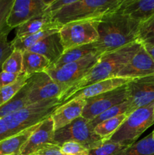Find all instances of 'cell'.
<instances>
[{
    "label": "cell",
    "mask_w": 154,
    "mask_h": 155,
    "mask_svg": "<svg viewBox=\"0 0 154 155\" xmlns=\"http://www.w3.org/2000/svg\"><path fill=\"white\" fill-rule=\"evenodd\" d=\"M154 103L140 107L130 114L123 124L110 138L109 141L130 146L154 124Z\"/></svg>",
    "instance_id": "cell-5"
},
{
    "label": "cell",
    "mask_w": 154,
    "mask_h": 155,
    "mask_svg": "<svg viewBox=\"0 0 154 155\" xmlns=\"http://www.w3.org/2000/svg\"><path fill=\"white\" fill-rule=\"evenodd\" d=\"M129 114L154 103V75L131 80L127 83Z\"/></svg>",
    "instance_id": "cell-11"
},
{
    "label": "cell",
    "mask_w": 154,
    "mask_h": 155,
    "mask_svg": "<svg viewBox=\"0 0 154 155\" xmlns=\"http://www.w3.org/2000/svg\"><path fill=\"white\" fill-rule=\"evenodd\" d=\"M50 2L47 0H14L7 18L8 27L12 30L44 13L48 9Z\"/></svg>",
    "instance_id": "cell-12"
},
{
    "label": "cell",
    "mask_w": 154,
    "mask_h": 155,
    "mask_svg": "<svg viewBox=\"0 0 154 155\" xmlns=\"http://www.w3.org/2000/svg\"><path fill=\"white\" fill-rule=\"evenodd\" d=\"M96 53L98 52L95 49L93 43L72 48L70 49L64 51L61 57L55 63L51 64L49 68H59V67L66 64L80 60V59L83 58L89 55V54H96Z\"/></svg>",
    "instance_id": "cell-22"
},
{
    "label": "cell",
    "mask_w": 154,
    "mask_h": 155,
    "mask_svg": "<svg viewBox=\"0 0 154 155\" xmlns=\"http://www.w3.org/2000/svg\"><path fill=\"white\" fill-rule=\"evenodd\" d=\"M28 78V76L21 74L14 83L0 90V106L10 101L14 96H15L25 86Z\"/></svg>",
    "instance_id": "cell-28"
},
{
    "label": "cell",
    "mask_w": 154,
    "mask_h": 155,
    "mask_svg": "<svg viewBox=\"0 0 154 155\" xmlns=\"http://www.w3.org/2000/svg\"><path fill=\"white\" fill-rule=\"evenodd\" d=\"M128 146L105 140L99 147L90 150L88 155H119Z\"/></svg>",
    "instance_id": "cell-31"
},
{
    "label": "cell",
    "mask_w": 154,
    "mask_h": 155,
    "mask_svg": "<svg viewBox=\"0 0 154 155\" xmlns=\"http://www.w3.org/2000/svg\"><path fill=\"white\" fill-rule=\"evenodd\" d=\"M130 80H129V79L122 78V77H113V78H110L108 80L94 83V84L90 85V86L78 91L73 95H71L65 101L64 104L71 101V100L88 99V98H92V97H95L96 95H100V94L108 92L112 89H114L116 88L119 87V86L127 84Z\"/></svg>",
    "instance_id": "cell-19"
},
{
    "label": "cell",
    "mask_w": 154,
    "mask_h": 155,
    "mask_svg": "<svg viewBox=\"0 0 154 155\" xmlns=\"http://www.w3.org/2000/svg\"><path fill=\"white\" fill-rule=\"evenodd\" d=\"M137 41L144 46L154 45V15L140 24Z\"/></svg>",
    "instance_id": "cell-30"
},
{
    "label": "cell",
    "mask_w": 154,
    "mask_h": 155,
    "mask_svg": "<svg viewBox=\"0 0 154 155\" xmlns=\"http://www.w3.org/2000/svg\"><path fill=\"white\" fill-rule=\"evenodd\" d=\"M33 155H66L63 154L60 149V147L56 145H48L41 148Z\"/></svg>",
    "instance_id": "cell-37"
},
{
    "label": "cell",
    "mask_w": 154,
    "mask_h": 155,
    "mask_svg": "<svg viewBox=\"0 0 154 155\" xmlns=\"http://www.w3.org/2000/svg\"><path fill=\"white\" fill-rule=\"evenodd\" d=\"M127 117V114H122L104 121L95 127V133L104 140H109Z\"/></svg>",
    "instance_id": "cell-25"
},
{
    "label": "cell",
    "mask_w": 154,
    "mask_h": 155,
    "mask_svg": "<svg viewBox=\"0 0 154 155\" xmlns=\"http://www.w3.org/2000/svg\"><path fill=\"white\" fill-rule=\"evenodd\" d=\"M60 106L58 98L27 105L0 119V142L14 136L51 116Z\"/></svg>",
    "instance_id": "cell-3"
},
{
    "label": "cell",
    "mask_w": 154,
    "mask_h": 155,
    "mask_svg": "<svg viewBox=\"0 0 154 155\" xmlns=\"http://www.w3.org/2000/svg\"><path fill=\"white\" fill-rule=\"evenodd\" d=\"M152 138H153V139H154V130L152 132Z\"/></svg>",
    "instance_id": "cell-39"
},
{
    "label": "cell",
    "mask_w": 154,
    "mask_h": 155,
    "mask_svg": "<svg viewBox=\"0 0 154 155\" xmlns=\"http://www.w3.org/2000/svg\"><path fill=\"white\" fill-rule=\"evenodd\" d=\"M140 46L141 44L136 41L117 50L101 54L99 61L85 76L71 85L61 94L58 98L60 106L78 91L94 83L116 77Z\"/></svg>",
    "instance_id": "cell-2"
},
{
    "label": "cell",
    "mask_w": 154,
    "mask_h": 155,
    "mask_svg": "<svg viewBox=\"0 0 154 155\" xmlns=\"http://www.w3.org/2000/svg\"><path fill=\"white\" fill-rule=\"evenodd\" d=\"M60 149L63 154L66 155H88L89 150L78 142H67L63 143Z\"/></svg>",
    "instance_id": "cell-33"
},
{
    "label": "cell",
    "mask_w": 154,
    "mask_h": 155,
    "mask_svg": "<svg viewBox=\"0 0 154 155\" xmlns=\"http://www.w3.org/2000/svg\"><path fill=\"white\" fill-rule=\"evenodd\" d=\"M60 30H48L45 31L39 32V33H34V34L29 35V36H22V37H15L13 40L11 41L12 47L14 49L19 50V51L24 52L27 51L29 48L33 47L41 40L45 39L47 36H50L52 33L58 32Z\"/></svg>",
    "instance_id": "cell-23"
},
{
    "label": "cell",
    "mask_w": 154,
    "mask_h": 155,
    "mask_svg": "<svg viewBox=\"0 0 154 155\" xmlns=\"http://www.w3.org/2000/svg\"><path fill=\"white\" fill-rule=\"evenodd\" d=\"M129 110H130V106L129 103H128V100L126 101L121 104L115 105L113 107H110V109L104 111V113L101 114L99 116L97 117L94 118L91 121H89L91 125L95 128L97 125H98L101 123L104 122V121L110 120L111 118L116 117L119 116L122 114H127L128 116L129 115Z\"/></svg>",
    "instance_id": "cell-27"
},
{
    "label": "cell",
    "mask_w": 154,
    "mask_h": 155,
    "mask_svg": "<svg viewBox=\"0 0 154 155\" xmlns=\"http://www.w3.org/2000/svg\"><path fill=\"white\" fill-rule=\"evenodd\" d=\"M151 75H154V61L141 45L116 77L133 80Z\"/></svg>",
    "instance_id": "cell-14"
},
{
    "label": "cell",
    "mask_w": 154,
    "mask_h": 155,
    "mask_svg": "<svg viewBox=\"0 0 154 155\" xmlns=\"http://www.w3.org/2000/svg\"><path fill=\"white\" fill-rule=\"evenodd\" d=\"M95 21L98 39L93 45L100 54L115 51L137 41L140 23L116 10Z\"/></svg>",
    "instance_id": "cell-1"
},
{
    "label": "cell",
    "mask_w": 154,
    "mask_h": 155,
    "mask_svg": "<svg viewBox=\"0 0 154 155\" xmlns=\"http://www.w3.org/2000/svg\"><path fill=\"white\" fill-rule=\"evenodd\" d=\"M62 26L63 25L54 21L51 13L46 10L44 13L31 18L17 27L15 37L29 36L48 30H60Z\"/></svg>",
    "instance_id": "cell-17"
},
{
    "label": "cell",
    "mask_w": 154,
    "mask_h": 155,
    "mask_svg": "<svg viewBox=\"0 0 154 155\" xmlns=\"http://www.w3.org/2000/svg\"><path fill=\"white\" fill-rule=\"evenodd\" d=\"M39 124L27 129L16 136L1 141L0 142V155H18L22 145L29 139L32 133L37 128Z\"/></svg>",
    "instance_id": "cell-21"
},
{
    "label": "cell",
    "mask_w": 154,
    "mask_h": 155,
    "mask_svg": "<svg viewBox=\"0 0 154 155\" xmlns=\"http://www.w3.org/2000/svg\"><path fill=\"white\" fill-rule=\"evenodd\" d=\"M2 71L9 74H23V52L14 49L2 67Z\"/></svg>",
    "instance_id": "cell-29"
},
{
    "label": "cell",
    "mask_w": 154,
    "mask_h": 155,
    "mask_svg": "<svg viewBox=\"0 0 154 155\" xmlns=\"http://www.w3.org/2000/svg\"><path fill=\"white\" fill-rule=\"evenodd\" d=\"M21 74H9V73L0 72V90L5 86L11 84L15 81Z\"/></svg>",
    "instance_id": "cell-36"
},
{
    "label": "cell",
    "mask_w": 154,
    "mask_h": 155,
    "mask_svg": "<svg viewBox=\"0 0 154 155\" xmlns=\"http://www.w3.org/2000/svg\"><path fill=\"white\" fill-rule=\"evenodd\" d=\"M54 141L58 146L67 142H78L90 151L99 147L105 140L98 136L90 122L81 116L66 127L54 131Z\"/></svg>",
    "instance_id": "cell-6"
},
{
    "label": "cell",
    "mask_w": 154,
    "mask_h": 155,
    "mask_svg": "<svg viewBox=\"0 0 154 155\" xmlns=\"http://www.w3.org/2000/svg\"><path fill=\"white\" fill-rule=\"evenodd\" d=\"M101 56L100 53L89 54L59 68H49L45 72L62 88L63 92L71 85L85 76L96 64Z\"/></svg>",
    "instance_id": "cell-7"
},
{
    "label": "cell",
    "mask_w": 154,
    "mask_h": 155,
    "mask_svg": "<svg viewBox=\"0 0 154 155\" xmlns=\"http://www.w3.org/2000/svg\"><path fill=\"white\" fill-rule=\"evenodd\" d=\"M152 114H153V116H154V108H153V112H152Z\"/></svg>",
    "instance_id": "cell-40"
},
{
    "label": "cell",
    "mask_w": 154,
    "mask_h": 155,
    "mask_svg": "<svg viewBox=\"0 0 154 155\" xmlns=\"http://www.w3.org/2000/svg\"><path fill=\"white\" fill-rule=\"evenodd\" d=\"M127 84L86 100L82 117L91 121L107 110L128 100Z\"/></svg>",
    "instance_id": "cell-10"
},
{
    "label": "cell",
    "mask_w": 154,
    "mask_h": 155,
    "mask_svg": "<svg viewBox=\"0 0 154 155\" xmlns=\"http://www.w3.org/2000/svg\"><path fill=\"white\" fill-rule=\"evenodd\" d=\"M27 86L29 104L59 98L63 93L62 88L45 71L29 77Z\"/></svg>",
    "instance_id": "cell-9"
},
{
    "label": "cell",
    "mask_w": 154,
    "mask_h": 155,
    "mask_svg": "<svg viewBox=\"0 0 154 155\" xmlns=\"http://www.w3.org/2000/svg\"><path fill=\"white\" fill-rule=\"evenodd\" d=\"M12 155H16V154H12Z\"/></svg>",
    "instance_id": "cell-41"
},
{
    "label": "cell",
    "mask_w": 154,
    "mask_h": 155,
    "mask_svg": "<svg viewBox=\"0 0 154 155\" xmlns=\"http://www.w3.org/2000/svg\"><path fill=\"white\" fill-rule=\"evenodd\" d=\"M30 105L27 101V86H25L10 101L0 106V119Z\"/></svg>",
    "instance_id": "cell-24"
},
{
    "label": "cell",
    "mask_w": 154,
    "mask_h": 155,
    "mask_svg": "<svg viewBox=\"0 0 154 155\" xmlns=\"http://www.w3.org/2000/svg\"><path fill=\"white\" fill-rule=\"evenodd\" d=\"M11 30V29L9 27L0 34V72L2 71V67L4 61L14 50L11 42L8 39V36Z\"/></svg>",
    "instance_id": "cell-32"
},
{
    "label": "cell",
    "mask_w": 154,
    "mask_h": 155,
    "mask_svg": "<svg viewBox=\"0 0 154 155\" xmlns=\"http://www.w3.org/2000/svg\"><path fill=\"white\" fill-rule=\"evenodd\" d=\"M119 155H154V139L152 133L127 147Z\"/></svg>",
    "instance_id": "cell-26"
},
{
    "label": "cell",
    "mask_w": 154,
    "mask_h": 155,
    "mask_svg": "<svg viewBox=\"0 0 154 155\" xmlns=\"http://www.w3.org/2000/svg\"><path fill=\"white\" fill-rule=\"evenodd\" d=\"M14 1V0H0V34L9 28L7 25V18Z\"/></svg>",
    "instance_id": "cell-34"
},
{
    "label": "cell",
    "mask_w": 154,
    "mask_h": 155,
    "mask_svg": "<svg viewBox=\"0 0 154 155\" xmlns=\"http://www.w3.org/2000/svg\"><path fill=\"white\" fill-rule=\"evenodd\" d=\"M54 122L51 117L49 116L42 120L32 133L21 148L18 155H33L45 146L56 145L54 141Z\"/></svg>",
    "instance_id": "cell-13"
},
{
    "label": "cell",
    "mask_w": 154,
    "mask_h": 155,
    "mask_svg": "<svg viewBox=\"0 0 154 155\" xmlns=\"http://www.w3.org/2000/svg\"><path fill=\"white\" fill-rule=\"evenodd\" d=\"M122 2V0H75L51 15L61 25L72 21L97 20L116 11Z\"/></svg>",
    "instance_id": "cell-4"
},
{
    "label": "cell",
    "mask_w": 154,
    "mask_h": 155,
    "mask_svg": "<svg viewBox=\"0 0 154 155\" xmlns=\"http://www.w3.org/2000/svg\"><path fill=\"white\" fill-rule=\"evenodd\" d=\"M28 51L37 53L46 58L51 62V65L54 64L64 52L59 31L45 37L29 48Z\"/></svg>",
    "instance_id": "cell-18"
},
{
    "label": "cell",
    "mask_w": 154,
    "mask_h": 155,
    "mask_svg": "<svg viewBox=\"0 0 154 155\" xmlns=\"http://www.w3.org/2000/svg\"><path fill=\"white\" fill-rule=\"evenodd\" d=\"M116 11L141 24L154 15V0H122Z\"/></svg>",
    "instance_id": "cell-16"
},
{
    "label": "cell",
    "mask_w": 154,
    "mask_h": 155,
    "mask_svg": "<svg viewBox=\"0 0 154 155\" xmlns=\"http://www.w3.org/2000/svg\"><path fill=\"white\" fill-rule=\"evenodd\" d=\"M64 51L95 42L98 33L95 20H82L67 23L59 30Z\"/></svg>",
    "instance_id": "cell-8"
},
{
    "label": "cell",
    "mask_w": 154,
    "mask_h": 155,
    "mask_svg": "<svg viewBox=\"0 0 154 155\" xmlns=\"http://www.w3.org/2000/svg\"><path fill=\"white\" fill-rule=\"evenodd\" d=\"M144 46V45H143ZM144 48H146V51L148 52V54L150 55V57L152 58V60L154 61V45H145Z\"/></svg>",
    "instance_id": "cell-38"
},
{
    "label": "cell",
    "mask_w": 154,
    "mask_h": 155,
    "mask_svg": "<svg viewBox=\"0 0 154 155\" xmlns=\"http://www.w3.org/2000/svg\"><path fill=\"white\" fill-rule=\"evenodd\" d=\"M75 0H51L49 3L47 12L51 13V15L55 13L56 12L59 11L63 8L64 6L72 3Z\"/></svg>",
    "instance_id": "cell-35"
},
{
    "label": "cell",
    "mask_w": 154,
    "mask_h": 155,
    "mask_svg": "<svg viewBox=\"0 0 154 155\" xmlns=\"http://www.w3.org/2000/svg\"><path fill=\"white\" fill-rule=\"evenodd\" d=\"M51 66V62L41 54L32 51L23 52V74L30 77L35 74L45 72Z\"/></svg>",
    "instance_id": "cell-20"
},
{
    "label": "cell",
    "mask_w": 154,
    "mask_h": 155,
    "mask_svg": "<svg viewBox=\"0 0 154 155\" xmlns=\"http://www.w3.org/2000/svg\"><path fill=\"white\" fill-rule=\"evenodd\" d=\"M85 104V99H75L59 106L51 115L54 122V131L66 127L81 117Z\"/></svg>",
    "instance_id": "cell-15"
}]
</instances>
